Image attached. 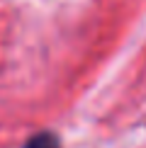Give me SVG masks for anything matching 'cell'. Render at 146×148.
Here are the masks:
<instances>
[{"label": "cell", "mask_w": 146, "mask_h": 148, "mask_svg": "<svg viewBox=\"0 0 146 148\" xmlns=\"http://www.w3.org/2000/svg\"><path fill=\"white\" fill-rule=\"evenodd\" d=\"M24 148H61V143L54 134H36L24 143Z\"/></svg>", "instance_id": "cell-1"}]
</instances>
